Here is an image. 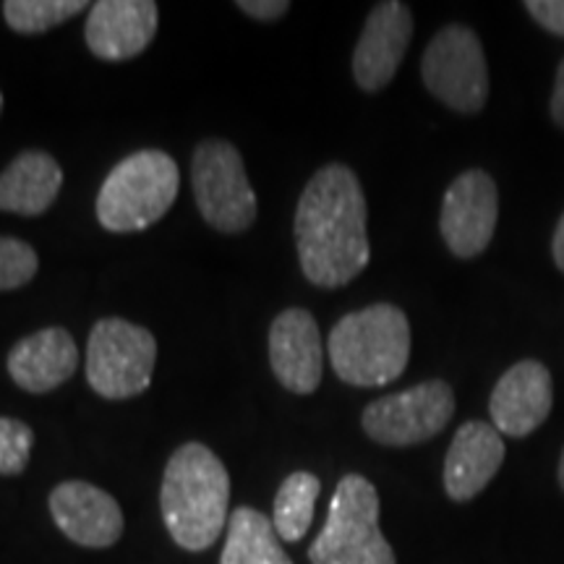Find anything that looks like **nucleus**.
<instances>
[{
    "label": "nucleus",
    "mask_w": 564,
    "mask_h": 564,
    "mask_svg": "<svg viewBox=\"0 0 564 564\" xmlns=\"http://www.w3.org/2000/svg\"><path fill=\"white\" fill-rule=\"evenodd\" d=\"M34 432L19 419L0 415V476H19L30 465Z\"/></svg>",
    "instance_id": "5701e85b"
},
{
    "label": "nucleus",
    "mask_w": 564,
    "mask_h": 564,
    "mask_svg": "<svg viewBox=\"0 0 564 564\" xmlns=\"http://www.w3.org/2000/svg\"><path fill=\"white\" fill-rule=\"evenodd\" d=\"M552 251H554V262H556V267H560V270L564 272V215L560 217V223H556Z\"/></svg>",
    "instance_id": "bb28decb"
},
{
    "label": "nucleus",
    "mask_w": 564,
    "mask_h": 564,
    "mask_svg": "<svg viewBox=\"0 0 564 564\" xmlns=\"http://www.w3.org/2000/svg\"><path fill=\"white\" fill-rule=\"evenodd\" d=\"M413 40V13L400 0L377 3L352 51V79L364 91H379L394 79Z\"/></svg>",
    "instance_id": "9b49d317"
},
{
    "label": "nucleus",
    "mask_w": 564,
    "mask_h": 564,
    "mask_svg": "<svg viewBox=\"0 0 564 564\" xmlns=\"http://www.w3.org/2000/svg\"><path fill=\"white\" fill-rule=\"evenodd\" d=\"M499 194L486 171H465L449 183L442 202L440 230L447 249L460 259L486 251L497 230Z\"/></svg>",
    "instance_id": "9d476101"
},
{
    "label": "nucleus",
    "mask_w": 564,
    "mask_h": 564,
    "mask_svg": "<svg viewBox=\"0 0 564 564\" xmlns=\"http://www.w3.org/2000/svg\"><path fill=\"white\" fill-rule=\"evenodd\" d=\"M0 112H3V95H0Z\"/></svg>",
    "instance_id": "c85d7f7f"
},
{
    "label": "nucleus",
    "mask_w": 564,
    "mask_h": 564,
    "mask_svg": "<svg viewBox=\"0 0 564 564\" xmlns=\"http://www.w3.org/2000/svg\"><path fill=\"white\" fill-rule=\"evenodd\" d=\"M455 415V392L442 379L384 394L366 405L361 426L369 440L384 447H411L442 434Z\"/></svg>",
    "instance_id": "1a4fd4ad"
},
{
    "label": "nucleus",
    "mask_w": 564,
    "mask_h": 564,
    "mask_svg": "<svg viewBox=\"0 0 564 564\" xmlns=\"http://www.w3.org/2000/svg\"><path fill=\"white\" fill-rule=\"evenodd\" d=\"M523 6L544 30L564 37V0H525Z\"/></svg>",
    "instance_id": "b1692460"
},
{
    "label": "nucleus",
    "mask_w": 564,
    "mask_h": 564,
    "mask_svg": "<svg viewBox=\"0 0 564 564\" xmlns=\"http://www.w3.org/2000/svg\"><path fill=\"white\" fill-rule=\"evenodd\" d=\"M312 564H398L379 528V494L366 476L340 478L327 523L308 549Z\"/></svg>",
    "instance_id": "39448f33"
},
{
    "label": "nucleus",
    "mask_w": 564,
    "mask_h": 564,
    "mask_svg": "<svg viewBox=\"0 0 564 564\" xmlns=\"http://www.w3.org/2000/svg\"><path fill=\"white\" fill-rule=\"evenodd\" d=\"M220 564H293L272 520L253 507H238L228 520Z\"/></svg>",
    "instance_id": "6ab92c4d"
},
{
    "label": "nucleus",
    "mask_w": 564,
    "mask_h": 564,
    "mask_svg": "<svg viewBox=\"0 0 564 564\" xmlns=\"http://www.w3.org/2000/svg\"><path fill=\"white\" fill-rule=\"evenodd\" d=\"M366 196L348 165L329 162L303 188L295 207V246L306 280L316 288H343L371 262Z\"/></svg>",
    "instance_id": "f257e3e1"
},
{
    "label": "nucleus",
    "mask_w": 564,
    "mask_h": 564,
    "mask_svg": "<svg viewBox=\"0 0 564 564\" xmlns=\"http://www.w3.org/2000/svg\"><path fill=\"white\" fill-rule=\"evenodd\" d=\"M181 173L167 152L141 150L118 162L97 194V220L110 232L147 230L173 207Z\"/></svg>",
    "instance_id": "20e7f679"
},
{
    "label": "nucleus",
    "mask_w": 564,
    "mask_h": 564,
    "mask_svg": "<svg viewBox=\"0 0 564 564\" xmlns=\"http://www.w3.org/2000/svg\"><path fill=\"white\" fill-rule=\"evenodd\" d=\"M158 364V340L147 327L118 316L100 319L87 343V382L105 400L147 392Z\"/></svg>",
    "instance_id": "423d86ee"
},
{
    "label": "nucleus",
    "mask_w": 564,
    "mask_h": 564,
    "mask_svg": "<svg viewBox=\"0 0 564 564\" xmlns=\"http://www.w3.org/2000/svg\"><path fill=\"white\" fill-rule=\"evenodd\" d=\"M79 369V348L63 327H45L9 352V373L24 392L45 394L66 384Z\"/></svg>",
    "instance_id": "f3484780"
},
{
    "label": "nucleus",
    "mask_w": 564,
    "mask_h": 564,
    "mask_svg": "<svg viewBox=\"0 0 564 564\" xmlns=\"http://www.w3.org/2000/svg\"><path fill=\"white\" fill-rule=\"evenodd\" d=\"M556 478H560V486H562V491H564V449H562V455H560V470H556Z\"/></svg>",
    "instance_id": "cd10ccee"
},
{
    "label": "nucleus",
    "mask_w": 564,
    "mask_h": 564,
    "mask_svg": "<svg viewBox=\"0 0 564 564\" xmlns=\"http://www.w3.org/2000/svg\"><path fill=\"white\" fill-rule=\"evenodd\" d=\"M230 476L207 444L175 449L160 486V510L171 539L186 552H204L228 523Z\"/></svg>",
    "instance_id": "f03ea898"
},
{
    "label": "nucleus",
    "mask_w": 564,
    "mask_h": 564,
    "mask_svg": "<svg viewBox=\"0 0 564 564\" xmlns=\"http://www.w3.org/2000/svg\"><path fill=\"white\" fill-rule=\"evenodd\" d=\"M552 118L560 129H564V58L560 63V68H556V82L552 91Z\"/></svg>",
    "instance_id": "a878e982"
},
{
    "label": "nucleus",
    "mask_w": 564,
    "mask_h": 564,
    "mask_svg": "<svg viewBox=\"0 0 564 564\" xmlns=\"http://www.w3.org/2000/svg\"><path fill=\"white\" fill-rule=\"evenodd\" d=\"M329 361L350 387H384L411 361V324L403 308L373 303L345 314L329 333Z\"/></svg>",
    "instance_id": "7ed1b4c3"
},
{
    "label": "nucleus",
    "mask_w": 564,
    "mask_h": 564,
    "mask_svg": "<svg viewBox=\"0 0 564 564\" xmlns=\"http://www.w3.org/2000/svg\"><path fill=\"white\" fill-rule=\"evenodd\" d=\"M322 494V481L308 470H295L280 484L278 497H274L272 525L280 541L295 544L314 523V507Z\"/></svg>",
    "instance_id": "aec40b11"
},
{
    "label": "nucleus",
    "mask_w": 564,
    "mask_h": 564,
    "mask_svg": "<svg viewBox=\"0 0 564 564\" xmlns=\"http://www.w3.org/2000/svg\"><path fill=\"white\" fill-rule=\"evenodd\" d=\"M91 9L84 0H6V24L19 34H42Z\"/></svg>",
    "instance_id": "412c9836"
},
{
    "label": "nucleus",
    "mask_w": 564,
    "mask_h": 564,
    "mask_svg": "<svg viewBox=\"0 0 564 564\" xmlns=\"http://www.w3.org/2000/svg\"><path fill=\"white\" fill-rule=\"evenodd\" d=\"M236 9L257 21H274L291 11V3L288 0H238Z\"/></svg>",
    "instance_id": "393cba45"
},
{
    "label": "nucleus",
    "mask_w": 564,
    "mask_h": 564,
    "mask_svg": "<svg viewBox=\"0 0 564 564\" xmlns=\"http://www.w3.org/2000/svg\"><path fill=\"white\" fill-rule=\"evenodd\" d=\"M426 89L449 110L474 116L489 100V66L474 30L449 24L434 34L421 61Z\"/></svg>",
    "instance_id": "6e6552de"
},
{
    "label": "nucleus",
    "mask_w": 564,
    "mask_h": 564,
    "mask_svg": "<svg viewBox=\"0 0 564 564\" xmlns=\"http://www.w3.org/2000/svg\"><path fill=\"white\" fill-rule=\"evenodd\" d=\"M502 463L505 442L494 423H463L444 457V491L453 502H470L499 474Z\"/></svg>",
    "instance_id": "dca6fc26"
},
{
    "label": "nucleus",
    "mask_w": 564,
    "mask_h": 564,
    "mask_svg": "<svg viewBox=\"0 0 564 564\" xmlns=\"http://www.w3.org/2000/svg\"><path fill=\"white\" fill-rule=\"evenodd\" d=\"M40 270L37 251L19 238L0 236V291H17L34 280Z\"/></svg>",
    "instance_id": "4be33fe9"
},
{
    "label": "nucleus",
    "mask_w": 564,
    "mask_h": 564,
    "mask_svg": "<svg viewBox=\"0 0 564 564\" xmlns=\"http://www.w3.org/2000/svg\"><path fill=\"white\" fill-rule=\"evenodd\" d=\"M63 186L61 165L47 152H21L0 173V212L40 217L53 207Z\"/></svg>",
    "instance_id": "a211bd4d"
},
{
    "label": "nucleus",
    "mask_w": 564,
    "mask_h": 564,
    "mask_svg": "<svg viewBox=\"0 0 564 564\" xmlns=\"http://www.w3.org/2000/svg\"><path fill=\"white\" fill-rule=\"evenodd\" d=\"M192 186L196 207L215 230L236 236L257 223V194L246 175L241 152L230 141L207 139L196 147Z\"/></svg>",
    "instance_id": "0eeeda50"
},
{
    "label": "nucleus",
    "mask_w": 564,
    "mask_h": 564,
    "mask_svg": "<svg viewBox=\"0 0 564 564\" xmlns=\"http://www.w3.org/2000/svg\"><path fill=\"white\" fill-rule=\"evenodd\" d=\"M158 24L154 0H100L89 9L84 40L100 61H131L152 45Z\"/></svg>",
    "instance_id": "f8f14e48"
},
{
    "label": "nucleus",
    "mask_w": 564,
    "mask_h": 564,
    "mask_svg": "<svg viewBox=\"0 0 564 564\" xmlns=\"http://www.w3.org/2000/svg\"><path fill=\"white\" fill-rule=\"evenodd\" d=\"M554 408L552 373L541 361H520L502 373L491 392L489 413L499 434H533Z\"/></svg>",
    "instance_id": "2eb2a0df"
},
{
    "label": "nucleus",
    "mask_w": 564,
    "mask_h": 564,
    "mask_svg": "<svg viewBox=\"0 0 564 564\" xmlns=\"http://www.w3.org/2000/svg\"><path fill=\"white\" fill-rule=\"evenodd\" d=\"M270 364L278 382L293 394H312L322 384L324 348L319 324L306 308H285L270 327Z\"/></svg>",
    "instance_id": "4468645a"
},
{
    "label": "nucleus",
    "mask_w": 564,
    "mask_h": 564,
    "mask_svg": "<svg viewBox=\"0 0 564 564\" xmlns=\"http://www.w3.org/2000/svg\"><path fill=\"white\" fill-rule=\"evenodd\" d=\"M51 514L61 533L87 549H108L123 535V512L100 486L63 481L51 491Z\"/></svg>",
    "instance_id": "ddd939ff"
}]
</instances>
